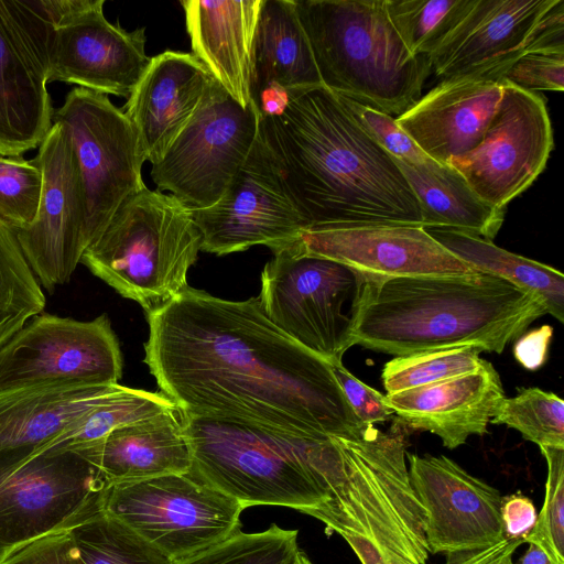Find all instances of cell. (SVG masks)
<instances>
[{
  "instance_id": "cell-1",
  "label": "cell",
  "mask_w": 564,
  "mask_h": 564,
  "mask_svg": "<svg viewBox=\"0 0 564 564\" xmlns=\"http://www.w3.org/2000/svg\"><path fill=\"white\" fill-rule=\"evenodd\" d=\"M148 323L144 362L182 414L350 440L369 427L332 365L278 328L259 296L229 301L187 286Z\"/></svg>"
},
{
  "instance_id": "cell-2",
  "label": "cell",
  "mask_w": 564,
  "mask_h": 564,
  "mask_svg": "<svg viewBox=\"0 0 564 564\" xmlns=\"http://www.w3.org/2000/svg\"><path fill=\"white\" fill-rule=\"evenodd\" d=\"M180 414L191 474L245 508L289 507L319 520L327 532L368 538L397 500L389 463L366 433L352 440L312 436Z\"/></svg>"
},
{
  "instance_id": "cell-3",
  "label": "cell",
  "mask_w": 564,
  "mask_h": 564,
  "mask_svg": "<svg viewBox=\"0 0 564 564\" xmlns=\"http://www.w3.org/2000/svg\"><path fill=\"white\" fill-rule=\"evenodd\" d=\"M285 95L278 109L260 115L259 137L307 229L423 227L417 198L394 159L344 96L323 85Z\"/></svg>"
},
{
  "instance_id": "cell-4",
  "label": "cell",
  "mask_w": 564,
  "mask_h": 564,
  "mask_svg": "<svg viewBox=\"0 0 564 564\" xmlns=\"http://www.w3.org/2000/svg\"><path fill=\"white\" fill-rule=\"evenodd\" d=\"M544 314L538 296L480 271L368 279L352 344L394 357L466 346L501 354Z\"/></svg>"
},
{
  "instance_id": "cell-5",
  "label": "cell",
  "mask_w": 564,
  "mask_h": 564,
  "mask_svg": "<svg viewBox=\"0 0 564 564\" xmlns=\"http://www.w3.org/2000/svg\"><path fill=\"white\" fill-rule=\"evenodd\" d=\"M322 85L389 116L421 97L431 74L391 24L386 0H295Z\"/></svg>"
},
{
  "instance_id": "cell-6",
  "label": "cell",
  "mask_w": 564,
  "mask_h": 564,
  "mask_svg": "<svg viewBox=\"0 0 564 564\" xmlns=\"http://www.w3.org/2000/svg\"><path fill=\"white\" fill-rule=\"evenodd\" d=\"M200 232L192 212L147 186L129 197L80 262L126 299L151 313L187 288Z\"/></svg>"
},
{
  "instance_id": "cell-7",
  "label": "cell",
  "mask_w": 564,
  "mask_h": 564,
  "mask_svg": "<svg viewBox=\"0 0 564 564\" xmlns=\"http://www.w3.org/2000/svg\"><path fill=\"white\" fill-rule=\"evenodd\" d=\"M297 239L272 250L273 258L261 274V307L299 345L330 365L339 364L354 346L368 279L343 263L306 252Z\"/></svg>"
},
{
  "instance_id": "cell-8",
  "label": "cell",
  "mask_w": 564,
  "mask_h": 564,
  "mask_svg": "<svg viewBox=\"0 0 564 564\" xmlns=\"http://www.w3.org/2000/svg\"><path fill=\"white\" fill-rule=\"evenodd\" d=\"M109 487L79 451L0 453V563L18 547L104 511Z\"/></svg>"
},
{
  "instance_id": "cell-9",
  "label": "cell",
  "mask_w": 564,
  "mask_h": 564,
  "mask_svg": "<svg viewBox=\"0 0 564 564\" xmlns=\"http://www.w3.org/2000/svg\"><path fill=\"white\" fill-rule=\"evenodd\" d=\"M245 509L191 473L113 484L104 507L174 563L239 531Z\"/></svg>"
},
{
  "instance_id": "cell-10",
  "label": "cell",
  "mask_w": 564,
  "mask_h": 564,
  "mask_svg": "<svg viewBox=\"0 0 564 564\" xmlns=\"http://www.w3.org/2000/svg\"><path fill=\"white\" fill-rule=\"evenodd\" d=\"M259 121L253 102L241 106L214 79L186 127L152 165L156 189L191 212L214 205L251 152Z\"/></svg>"
},
{
  "instance_id": "cell-11",
  "label": "cell",
  "mask_w": 564,
  "mask_h": 564,
  "mask_svg": "<svg viewBox=\"0 0 564 564\" xmlns=\"http://www.w3.org/2000/svg\"><path fill=\"white\" fill-rule=\"evenodd\" d=\"M52 121L67 130L77 158L90 246L120 206L145 187L147 160L131 122L106 94L72 89Z\"/></svg>"
},
{
  "instance_id": "cell-12",
  "label": "cell",
  "mask_w": 564,
  "mask_h": 564,
  "mask_svg": "<svg viewBox=\"0 0 564 564\" xmlns=\"http://www.w3.org/2000/svg\"><path fill=\"white\" fill-rule=\"evenodd\" d=\"M122 355L106 314L89 322L41 314L0 348V391L55 382L116 384Z\"/></svg>"
},
{
  "instance_id": "cell-13",
  "label": "cell",
  "mask_w": 564,
  "mask_h": 564,
  "mask_svg": "<svg viewBox=\"0 0 564 564\" xmlns=\"http://www.w3.org/2000/svg\"><path fill=\"white\" fill-rule=\"evenodd\" d=\"M552 149L553 131L544 99L505 78L498 108L480 142L447 165L482 200L506 209L541 174Z\"/></svg>"
},
{
  "instance_id": "cell-14",
  "label": "cell",
  "mask_w": 564,
  "mask_h": 564,
  "mask_svg": "<svg viewBox=\"0 0 564 564\" xmlns=\"http://www.w3.org/2000/svg\"><path fill=\"white\" fill-rule=\"evenodd\" d=\"M200 250L224 256L264 245L271 251L308 227L260 137L223 196L192 212Z\"/></svg>"
},
{
  "instance_id": "cell-15",
  "label": "cell",
  "mask_w": 564,
  "mask_h": 564,
  "mask_svg": "<svg viewBox=\"0 0 564 564\" xmlns=\"http://www.w3.org/2000/svg\"><path fill=\"white\" fill-rule=\"evenodd\" d=\"M43 189L35 219L13 231L30 269L53 293L69 281L89 242L79 166L67 130L53 123L35 156Z\"/></svg>"
},
{
  "instance_id": "cell-16",
  "label": "cell",
  "mask_w": 564,
  "mask_h": 564,
  "mask_svg": "<svg viewBox=\"0 0 564 564\" xmlns=\"http://www.w3.org/2000/svg\"><path fill=\"white\" fill-rule=\"evenodd\" d=\"M405 458L411 487L424 510L430 553L484 549L505 539L496 488L444 455L406 451Z\"/></svg>"
},
{
  "instance_id": "cell-17",
  "label": "cell",
  "mask_w": 564,
  "mask_h": 564,
  "mask_svg": "<svg viewBox=\"0 0 564 564\" xmlns=\"http://www.w3.org/2000/svg\"><path fill=\"white\" fill-rule=\"evenodd\" d=\"M105 0H93L54 31L43 72L47 84L63 82L101 94L128 98L151 57L145 28L128 32L104 14Z\"/></svg>"
},
{
  "instance_id": "cell-18",
  "label": "cell",
  "mask_w": 564,
  "mask_h": 564,
  "mask_svg": "<svg viewBox=\"0 0 564 564\" xmlns=\"http://www.w3.org/2000/svg\"><path fill=\"white\" fill-rule=\"evenodd\" d=\"M516 61L484 66L440 80L395 122L433 160L447 165L481 140Z\"/></svg>"
},
{
  "instance_id": "cell-19",
  "label": "cell",
  "mask_w": 564,
  "mask_h": 564,
  "mask_svg": "<svg viewBox=\"0 0 564 564\" xmlns=\"http://www.w3.org/2000/svg\"><path fill=\"white\" fill-rule=\"evenodd\" d=\"M297 241L306 252L343 263L372 281L477 271L420 226L307 229Z\"/></svg>"
},
{
  "instance_id": "cell-20",
  "label": "cell",
  "mask_w": 564,
  "mask_h": 564,
  "mask_svg": "<svg viewBox=\"0 0 564 564\" xmlns=\"http://www.w3.org/2000/svg\"><path fill=\"white\" fill-rule=\"evenodd\" d=\"M558 0H471L426 56L443 80L491 64L517 61Z\"/></svg>"
},
{
  "instance_id": "cell-21",
  "label": "cell",
  "mask_w": 564,
  "mask_h": 564,
  "mask_svg": "<svg viewBox=\"0 0 564 564\" xmlns=\"http://www.w3.org/2000/svg\"><path fill=\"white\" fill-rule=\"evenodd\" d=\"M214 79L192 53L167 50L151 57L122 111L152 165L186 127Z\"/></svg>"
},
{
  "instance_id": "cell-22",
  "label": "cell",
  "mask_w": 564,
  "mask_h": 564,
  "mask_svg": "<svg viewBox=\"0 0 564 564\" xmlns=\"http://www.w3.org/2000/svg\"><path fill=\"white\" fill-rule=\"evenodd\" d=\"M386 398L408 429L433 433L454 449L487 433L506 395L498 372L485 360L473 372Z\"/></svg>"
},
{
  "instance_id": "cell-23",
  "label": "cell",
  "mask_w": 564,
  "mask_h": 564,
  "mask_svg": "<svg viewBox=\"0 0 564 564\" xmlns=\"http://www.w3.org/2000/svg\"><path fill=\"white\" fill-rule=\"evenodd\" d=\"M263 0H183L192 54L241 106L252 101L254 41Z\"/></svg>"
},
{
  "instance_id": "cell-24",
  "label": "cell",
  "mask_w": 564,
  "mask_h": 564,
  "mask_svg": "<svg viewBox=\"0 0 564 564\" xmlns=\"http://www.w3.org/2000/svg\"><path fill=\"white\" fill-rule=\"evenodd\" d=\"M177 409L120 426L79 449L111 485L188 474L192 454Z\"/></svg>"
},
{
  "instance_id": "cell-25",
  "label": "cell",
  "mask_w": 564,
  "mask_h": 564,
  "mask_svg": "<svg viewBox=\"0 0 564 564\" xmlns=\"http://www.w3.org/2000/svg\"><path fill=\"white\" fill-rule=\"evenodd\" d=\"M45 75L0 8V155L40 147L53 126Z\"/></svg>"
},
{
  "instance_id": "cell-26",
  "label": "cell",
  "mask_w": 564,
  "mask_h": 564,
  "mask_svg": "<svg viewBox=\"0 0 564 564\" xmlns=\"http://www.w3.org/2000/svg\"><path fill=\"white\" fill-rule=\"evenodd\" d=\"M116 384L55 382L0 391V453L44 446Z\"/></svg>"
},
{
  "instance_id": "cell-27",
  "label": "cell",
  "mask_w": 564,
  "mask_h": 564,
  "mask_svg": "<svg viewBox=\"0 0 564 564\" xmlns=\"http://www.w3.org/2000/svg\"><path fill=\"white\" fill-rule=\"evenodd\" d=\"M322 85L295 0H263L252 80L256 107L268 95Z\"/></svg>"
},
{
  "instance_id": "cell-28",
  "label": "cell",
  "mask_w": 564,
  "mask_h": 564,
  "mask_svg": "<svg viewBox=\"0 0 564 564\" xmlns=\"http://www.w3.org/2000/svg\"><path fill=\"white\" fill-rule=\"evenodd\" d=\"M394 161L417 198L423 228L452 229L492 241L506 209L482 200L451 165L426 169Z\"/></svg>"
},
{
  "instance_id": "cell-29",
  "label": "cell",
  "mask_w": 564,
  "mask_h": 564,
  "mask_svg": "<svg viewBox=\"0 0 564 564\" xmlns=\"http://www.w3.org/2000/svg\"><path fill=\"white\" fill-rule=\"evenodd\" d=\"M427 232L473 269L502 278L538 296L546 313L564 321V275L558 270L507 251L492 241L445 228H425Z\"/></svg>"
},
{
  "instance_id": "cell-30",
  "label": "cell",
  "mask_w": 564,
  "mask_h": 564,
  "mask_svg": "<svg viewBox=\"0 0 564 564\" xmlns=\"http://www.w3.org/2000/svg\"><path fill=\"white\" fill-rule=\"evenodd\" d=\"M177 409L162 392L132 389L117 383L58 436L37 451H74L104 440L111 431Z\"/></svg>"
},
{
  "instance_id": "cell-31",
  "label": "cell",
  "mask_w": 564,
  "mask_h": 564,
  "mask_svg": "<svg viewBox=\"0 0 564 564\" xmlns=\"http://www.w3.org/2000/svg\"><path fill=\"white\" fill-rule=\"evenodd\" d=\"M76 564H176L101 511L70 530Z\"/></svg>"
},
{
  "instance_id": "cell-32",
  "label": "cell",
  "mask_w": 564,
  "mask_h": 564,
  "mask_svg": "<svg viewBox=\"0 0 564 564\" xmlns=\"http://www.w3.org/2000/svg\"><path fill=\"white\" fill-rule=\"evenodd\" d=\"M45 303L13 231L0 219V348L42 313Z\"/></svg>"
},
{
  "instance_id": "cell-33",
  "label": "cell",
  "mask_w": 564,
  "mask_h": 564,
  "mask_svg": "<svg viewBox=\"0 0 564 564\" xmlns=\"http://www.w3.org/2000/svg\"><path fill=\"white\" fill-rule=\"evenodd\" d=\"M481 352L466 346L394 357L382 369L383 388L392 394L473 372L485 361Z\"/></svg>"
},
{
  "instance_id": "cell-34",
  "label": "cell",
  "mask_w": 564,
  "mask_h": 564,
  "mask_svg": "<svg viewBox=\"0 0 564 564\" xmlns=\"http://www.w3.org/2000/svg\"><path fill=\"white\" fill-rule=\"evenodd\" d=\"M471 0H386L389 20L408 51L427 56Z\"/></svg>"
},
{
  "instance_id": "cell-35",
  "label": "cell",
  "mask_w": 564,
  "mask_h": 564,
  "mask_svg": "<svg viewBox=\"0 0 564 564\" xmlns=\"http://www.w3.org/2000/svg\"><path fill=\"white\" fill-rule=\"evenodd\" d=\"M490 423L505 424L539 447H564V401L540 388L505 398Z\"/></svg>"
},
{
  "instance_id": "cell-36",
  "label": "cell",
  "mask_w": 564,
  "mask_h": 564,
  "mask_svg": "<svg viewBox=\"0 0 564 564\" xmlns=\"http://www.w3.org/2000/svg\"><path fill=\"white\" fill-rule=\"evenodd\" d=\"M505 78L525 90L564 88V10L553 8L529 48L506 72Z\"/></svg>"
},
{
  "instance_id": "cell-37",
  "label": "cell",
  "mask_w": 564,
  "mask_h": 564,
  "mask_svg": "<svg viewBox=\"0 0 564 564\" xmlns=\"http://www.w3.org/2000/svg\"><path fill=\"white\" fill-rule=\"evenodd\" d=\"M297 530L271 524L261 532L241 530L220 543L176 564H295Z\"/></svg>"
},
{
  "instance_id": "cell-38",
  "label": "cell",
  "mask_w": 564,
  "mask_h": 564,
  "mask_svg": "<svg viewBox=\"0 0 564 564\" xmlns=\"http://www.w3.org/2000/svg\"><path fill=\"white\" fill-rule=\"evenodd\" d=\"M42 189L43 173L35 158L0 155V219L12 231L35 219Z\"/></svg>"
},
{
  "instance_id": "cell-39",
  "label": "cell",
  "mask_w": 564,
  "mask_h": 564,
  "mask_svg": "<svg viewBox=\"0 0 564 564\" xmlns=\"http://www.w3.org/2000/svg\"><path fill=\"white\" fill-rule=\"evenodd\" d=\"M547 465L543 506L523 542L535 544L551 564H564V447H540Z\"/></svg>"
},
{
  "instance_id": "cell-40",
  "label": "cell",
  "mask_w": 564,
  "mask_h": 564,
  "mask_svg": "<svg viewBox=\"0 0 564 564\" xmlns=\"http://www.w3.org/2000/svg\"><path fill=\"white\" fill-rule=\"evenodd\" d=\"M350 109L378 144L393 159L412 166L435 169L437 161L429 156L395 122V118L345 97Z\"/></svg>"
},
{
  "instance_id": "cell-41",
  "label": "cell",
  "mask_w": 564,
  "mask_h": 564,
  "mask_svg": "<svg viewBox=\"0 0 564 564\" xmlns=\"http://www.w3.org/2000/svg\"><path fill=\"white\" fill-rule=\"evenodd\" d=\"M332 369L348 404L365 426L386 422L394 414L386 395L357 379L341 362L332 365Z\"/></svg>"
},
{
  "instance_id": "cell-42",
  "label": "cell",
  "mask_w": 564,
  "mask_h": 564,
  "mask_svg": "<svg viewBox=\"0 0 564 564\" xmlns=\"http://www.w3.org/2000/svg\"><path fill=\"white\" fill-rule=\"evenodd\" d=\"M69 531L33 540L10 553L0 564H76Z\"/></svg>"
},
{
  "instance_id": "cell-43",
  "label": "cell",
  "mask_w": 564,
  "mask_h": 564,
  "mask_svg": "<svg viewBox=\"0 0 564 564\" xmlns=\"http://www.w3.org/2000/svg\"><path fill=\"white\" fill-rule=\"evenodd\" d=\"M500 514L505 538L510 540H523L536 520L532 500L521 491L501 497Z\"/></svg>"
},
{
  "instance_id": "cell-44",
  "label": "cell",
  "mask_w": 564,
  "mask_h": 564,
  "mask_svg": "<svg viewBox=\"0 0 564 564\" xmlns=\"http://www.w3.org/2000/svg\"><path fill=\"white\" fill-rule=\"evenodd\" d=\"M552 335L553 328L550 325L523 333L513 346L517 361L529 370L542 367L547 359Z\"/></svg>"
},
{
  "instance_id": "cell-45",
  "label": "cell",
  "mask_w": 564,
  "mask_h": 564,
  "mask_svg": "<svg viewBox=\"0 0 564 564\" xmlns=\"http://www.w3.org/2000/svg\"><path fill=\"white\" fill-rule=\"evenodd\" d=\"M522 543V539L505 538L488 547L447 553L442 564H506Z\"/></svg>"
},
{
  "instance_id": "cell-46",
  "label": "cell",
  "mask_w": 564,
  "mask_h": 564,
  "mask_svg": "<svg viewBox=\"0 0 564 564\" xmlns=\"http://www.w3.org/2000/svg\"><path fill=\"white\" fill-rule=\"evenodd\" d=\"M518 564H551V562L542 549L529 543V549L518 561Z\"/></svg>"
},
{
  "instance_id": "cell-47",
  "label": "cell",
  "mask_w": 564,
  "mask_h": 564,
  "mask_svg": "<svg viewBox=\"0 0 564 564\" xmlns=\"http://www.w3.org/2000/svg\"><path fill=\"white\" fill-rule=\"evenodd\" d=\"M295 564H313V563L308 560V557L302 551H300Z\"/></svg>"
},
{
  "instance_id": "cell-48",
  "label": "cell",
  "mask_w": 564,
  "mask_h": 564,
  "mask_svg": "<svg viewBox=\"0 0 564 564\" xmlns=\"http://www.w3.org/2000/svg\"><path fill=\"white\" fill-rule=\"evenodd\" d=\"M506 564H513L512 561L507 562Z\"/></svg>"
}]
</instances>
